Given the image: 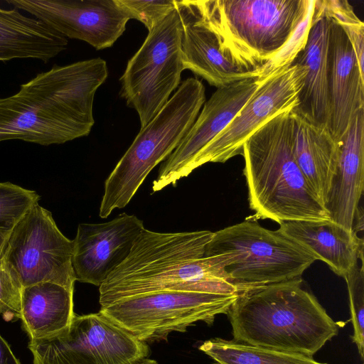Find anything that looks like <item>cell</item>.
Listing matches in <instances>:
<instances>
[{
	"mask_svg": "<svg viewBox=\"0 0 364 364\" xmlns=\"http://www.w3.org/2000/svg\"><path fill=\"white\" fill-rule=\"evenodd\" d=\"M107 75L100 58L37 74L14 95L0 97V142L48 146L87 136L95 124V95Z\"/></svg>",
	"mask_w": 364,
	"mask_h": 364,
	"instance_id": "cell-1",
	"label": "cell"
},
{
	"mask_svg": "<svg viewBox=\"0 0 364 364\" xmlns=\"http://www.w3.org/2000/svg\"><path fill=\"white\" fill-rule=\"evenodd\" d=\"M213 232L164 233L144 229L127 259L99 287L101 307L161 291L237 294L225 266L232 255L204 257Z\"/></svg>",
	"mask_w": 364,
	"mask_h": 364,
	"instance_id": "cell-2",
	"label": "cell"
},
{
	"mask_svg": "<svg viewBox=\"0 0 364 364\" xmlns=\"http://www.w3.org/2000/svg\"><path fill=\"white\" fill-rule=\"evenodd\" d=\"M226 314L234 341L311 357L338 331L301 277L242 289Z\"/></svg>",
	"mask_w": 364,
	"mask_h": 364,
	"instance_id": "cell-3",
	"label": "cell"
},
{
	"mask_svg": "<svg viewBox=\"0 0 364 364\" xmlns=\"http://www.w3.org/2000/svg\"><path fill=\"white\" fill-rule=\"evenodd\" d=\"M291 110L271 118L245 142L243 173L255 218L279 224L331 220L299 167L293 151Z\"/></svg>",
	"mask_w": 364,
	"mask_h": 364,
	"instance_id": "cell-4",
	"label": "cell"
},
{
	"mask_svg": "<svg viewBox=\"0 0 364 364\" xmlns=\"http://www.w3.org/2000/svg\"><path fill=\"white\" fill-rule=\"evenodd\" d=\"M233 65L259 76L263 65L291 39L306 18L314 0L195 1Z\"/></svg>",
	"mask_w": 364,
	"mask_h": 364,
	"instance_id": "cell-5",
	"label": "cell"
},
{
	"mask_svg": "<svg viewBox=\"0 0 364 364\" xmlns=\"http://www.w3.org/2000/svg\"><path fill=\"white\" fill-rule=\"evenodd\" d=\"M205 101L201 81L188 77L143 128L105 182L99 215L124 208L149 172L166 159L188 133Z\"/></svg>",
	"mask_w": 364,
	"mask_h": 364,
	"instance_id": "cell-6",
	"label": "cell"
},
{
	"mask_svg": "<svg viewBox=\"0 0 364 364\" xmlns=\"http://www.w3.org/2000/svg\"><path fill=\"white\" fill-rule=\"evenodd\" d=\"M232 255L225 266L229 281L242 289L299 278L317 260L279 229L247 219L213 232L204 257Z\"/></svg>",
	"mask_w": 364,
	"mask_h": 364,
	"instance_id": "cell-7",
	"label": "cell"
},
{
	"mask_svg": "<svg viewBox=\"0 0 364 364\" xmlns=\"http://www.w3.org/2000/svg\"><path fill=\"white\" fill-rule=\"evenodd\" d=\"M237 294L161 291L127 298L100 311L144 343L166 341L171 332H185L198 321L213 324L226 314Z\"/></svg>",
	"mask_w": 364,
	"mask_h": 364,
	"instance_id": "cell-8",
	"label": "cell"
},
{
	"mask_svg": "<svg viewBox=\"0 0 364 364\" xmlns=\"http://www.w3.org/2000/svg\"><path fill=\"white\" fill-rule=\"evenodd\" d=\"M181 36V21L176 7L149 31L120 78L122 96L137 112L141 128L159 113L179 85L184 70Z\"/></svg>",
	"mask_w": 364,
	"mask_h": 364,
	"instance_id": "cell-9",
	"label": "cell"
},
{
	"mask_svg": "<svg viewBox=\"0 0 364 364\" xmlns=\"http://www.w3.org/2000/svg\"><path fill=\"white\" fill-rule=\"evenodd\" d=\"M73 240L58 228L52 213L34 205L13 230L2 256L22 288L41 282L74 291Z\"/></svg>",
	"mask_w": 364,
	"mask_h": 364,
	"instance_id": "cell-10",
	"label": "cell"
},
{
	"mask_svg": "<svg viewBox=\"0 0 364 364\" xmlns=\"http://www.w3.org/2000/svg\"><path fill=\"white\" fill-rule=\"evenodd\" d=\"M33 364H138L149 358L146 343L136 339L102 312L75 315L67 330L31 340Z\"/></svg>",
	"mask_w": 364,
	"mask_h": 364,
	"instance_id": "cell-11",
	"label": "cell"
},
{
	"mask_svg": "<svg viewBox=\"0 0 364 364\" xmlns=\"http://www.w3.org/2000/svg\"><path fill=\"white\" fill-rule=\"evenodd\" d=\"M306 73L304 65L294 62L263 80L231 122L196 156L188 175L206 163H224L241 154L245 142L259 128L278 114L296 107Z\"/></svg>",
	"mask_w": 364,
	"mask_h": 364,
	"instance_id": "cell-12",
	"label": "cell"
},
{
	"mask_svg": "<svg viewBox=\"0 0 364 364\" xmlns=\"http://www.w3.org/2000/svg\"><path fill=\"white\" fill-rule=\"evenodd\" d=\"M64 37L97 50L113 46L130 19L117 0H7Z\"/></svg>",
	"mask_w": 364,
	"mask_h": 364,
	"instance_id": "cell-13",
	"label": "cell"
},
{
	"mask_svg": "<svg viewBox=\"0 0 364 364\" xmlns=\"http://www.w3.org/2000/svg\"><path fill=\"white\" fill-rule=\"evenodd\" d=\"M262 81L248 78L216 90L188 133L161 165L152 183V193L188 176V168L196 156L231 122Z\"/></svg>",
	"mask_w": 364,
	"mask_h": 364,
	"instance_id": "cell-14",
	"label": "cell"
},
{
	"mask_svg": "<svg viewBox=\"0 0 364 364\" xmlns=\"http://www.w3.org/2000/svg\"><path fill=\"white\" fill-rule=\"evenodd\" d=\"M143 220L122 213L102 223H80L73 240L76 281L100 287L128 257L144 229Z\"/></svg>",
	"mask_w": 364,
	"mask_h": 364,
	"instance_id": "cell-15",
	"label": "cell"
},
{
	"mask_svg": "<svg viewBox=\"0 0 364 364\" xmlns=\"http://www.w3.org/2000/svg\"><path fill=\"white\" fill-rule=\"evenodd\" d=\"M328 129L339 143L364 109V75L346 34L332 19L328 41Z\"/></svg>",
	"mask_w": 364,
	"mask_h": 364,
	"instance_id": "cell-16",
	"label": "cell"
},
{
	"mask_svg": "<svg viewBox=\"0 0 364 364\" xmlns=\"http://www.w3.org/2000/svg\"><path fill=\"white\" fill-rule=\"evenodd\" d=\"M181 25V58L184 70L220 87L248 78L258 77L240 69L222 53L218 39L203 21L195 1H176Z\"/></svg>",
	"mask_w": 364,
	"mask_h": 364,
	"instance_id": "cell-17",
	"label": "cell"
},
{
	"mask_svg": "<svg viewBox=\"0 0 364 364\" xmlns=\"http://www.w3.org/2000/svg\"><path fill=\"white\" fill-rule=\"evenodd\" d=\"M338 144L336 169L324 208L331 220L352 231L364 186V109L356 114Z\"/></svg>",
	"mask_w": 364,
	"mask_h": 364,
	"instance_id": "cell-18",
	"label": "cell"
},
{
	"mask_svg": "<svg viewBox=\"0 0 364 364\" xmlns=\"http://www.w3.org/2000/svg\"><path fill=\"white\" fill-rule=\"evenodd\" d=\"M331 22V19L314 4L306 43L294 61L304 65L306 73L298 105L291 110L309 123L327 129L328 41Z\"/></svg>",
	"mask_w": 364,
	"mask_h": 364,
	"instance_id": "cell-19",
	"label": "cell"
},
{
	"mask_svg": "<svg viewBox=\"0 0 364 364\" xmlns=\"http://www.w3.org/2000/svg\"><path fill=\"white\" fill-rule=\"evenodd\" d=\"M279 230L343 278L363 260V240L331 220L286 221Z\"/></svg>",
	"mask_w": 364,
	"mask_h": 364,
	"instance_id": "cell-20",
	"label": "cell"
},
{
	"mask_svg": "<svg viewBox=\"0 0 364 364\" xmlns=\"http://www.w3.org/2000/svg\"><path fill=\"white\" fill-rule=\"evenodd\" d=\"M68 43V38L43 21L15 7H0V61L32 58L46 63Z\"/></svg>",
	"mask_w": 364,
	"mask_h": 364,
	"instance_id": "cell-21",
	"label": "cell"
},
{
	"mask_svg": "<svg viewBox=\"0 0 364 364\" xmlns=\"http://www.w3.org/2000/svg\"><path fill=\"white\" fill-rule=\"evenodd\" d=\"M293 114L295 159L310 188L324 207L336 169L339 144L327 128L314 125Z\"/></svg>",
	"mask_w": 364,
	"mask_h": 364,
	"instance_id": "cell-22",
	"label": "cell"
},
{
	"mask_svg": "<svg viewBox=\"0 0 364 364\" xmlns=\"http://www.w3.org/2000/svg\"><path fill=\"white\" fill-rule=\"evenodd\" d=\"M75 315L73 291L52 282L22 289L20 320L30 341L60 334L68 328Z\"/></svg>",
	"mask_w": 364,
	"mask_h": 364,
	"instance_id": "cell-23",
	"label": "cell"
},
{
	"mask_svg": "<svg viewBox=\"0 0 364 364\" xmlns=\"http://www.w3.org/2000/svg\"><path fill=\"white\" fill-rule=\"evenodd\" d=\"M198 349L213 359V364H328L297 353L255 346L220 338L205 341Z\"/></svg>",
	"mask_w": 364,
	"mask_h": 364,
	"instance_id": "cell-24",
	"label": "cell"
},
{
	"mask_svg": "<svg viewBox=\"0 0 364 364\" xmlns=\"http://www.w3.org/2000/svg\"><path fill=\"white\" fill-rule=\"evenodd\" d=\"M40 198L34 191L11 182L0 183V255L15 226Z\"/></svg>",
	"mask_w": 364,
	"mask_h": 364,
	"instance_id": "cell-25",
	"label": "cell"
},
{
	"mask_svg": "<svg viewBox=\"0 0 364 364\" xmlns=\"http://www.w3.org/2000/svg\"><path fill=\"white\" fill-rule=\"evenodd\" d=\"M314 4L343 30L364 75V23L356 16L352 6L346 0H315Z\"/></svg>",
	"mask_w": 364,
	"mask_h": 364,
	"instance_id": "cell-26",
	"label": "cell"
},
{
	"mask_svg": "<svg viewBox=\"0 0 364 364\" xmlns=\"http://www.w3.org/2000/svg\"><path fill=\"white\" fill-rule=\"evenodd\" d=\"M350 303V318L353 327V341L364 358V274L363 265L357 264L344 277Z\"/></svg>",
	"mask_w": 364,
	"mask_h": 364,
	"instance_id": "cell-27",
	"label": "cell"
},
{
	"mask_svg": "<svg viewBox=\"0 0 364 364\" xmlns=\"http://www.w3.org/2000/svg\"><path fill=\"white\" fill-rule=\"evenodd\" d=\"M117 1L130 19L134 18L139 21L149 31L175 9L176 4V0H117Z\"/></svg>",
	"mask_w": 364,
	"mask_h": 364,
	"instance_id": "cell-28",
	"label": "cell"
},
{
	"mask_svg": "<svg viewBox=\"0 0 364 364\" xmlns=\"http://www.w3.org/2000/svg\"><path fill=\"white\" fill-rule=\"evenodd\" d=\"M22 287L0 255V315L6 321L20 319Z\"/></svg>",
	"mask_w": 364,
	"mask_h": 364,
	"instance_id": "cell-29",
	"label": "cell"
},
{
	"mask_svg": "<svg viewBox=\"0 0 364 364\" xmlns=\"http://www.w3.org/2000/svg\"><path fill=\"white\" fill-rule=\"evenodd\" d=\"M0 364H21L10 345L0 334Z\"/></svg>",
	"mask_w": 364,
	"mask_h": 364,
	"instance_id": "cell-30",
	"label": "cell"
},
{
	"mask_svg": "<svg viewBox=\"0 0 364 364\" xmlns=\"http://www.w3.org/2000/svg\"><path fill=\"white\" fill-rule=\"evenodd\" d=\"M138 364H158V363L155 360H152L148 358L139 363Z\"/></svg>",
	"mask_w": 364,
	"mask_h": 364,
	"instance_id": "cell-31",
	"label": "cell"
}]
</instances>
